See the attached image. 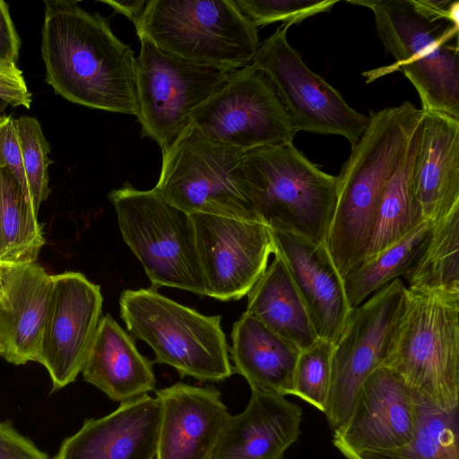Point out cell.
Segmentation results:
<instances>
[{
  "mask_svg": "<svg viewBox=\"0 0 459 459\" xmlns=\"http://www.w3.org/2000/svg\"><path fill=\"white\" fill-rule=\"evenodd\" d=\"M41 56L46 81L66 100L137 116L135 57L109 18L77 1H45Z\"/></svg>",
  "mask_w": 459,
  "mask_h": 459,
  "instance_id": "cell-1",
  "label": "cell"
},
{
  "mask_svg": "<svg viewBox=\"0 0 459 459\" xmlns=\"http://www.w3.org/2000/svg\"><path fill=\"white\" fill-rule=\"evenodd\" d=\"M424 111L406 100L369 111L368 126L337 176L325 246L342 277L365 257L380 197Z\"/></svg>",
  "mask_w": 459,
  "mask_h": 459,
  "instance_id": "cell-2",
  "label": "cell"
},
{
  "mask_svg": "<svg viewBox=\"0 0 459 459\" xmlns=\"http://www.w3.org/2000/svg\"><path fill=\"white\" fill-rule=\"evenodd\" d=\"M423 403L459 409V295L405 289L383 364Z\"/></svg>",
  "mask_w": 459,
  "mask_h": 459,
  "instance_id": "cell-3",
  "label": "cell"
},
{
  "mask_svg": "<svg viewBox=\"0 0 459 459\" xmlns=\"http://www.w3.org/2000/svg\"><path fill=\"white\" fill-rule=\"evenodd\" d=\"M369 9L377 34L417 91L424 112L459 118V24L436 19L414 0H351Z\"/></svg>",
  "mask_w": 459,
  "mask_h": 459,
  "instance_id": "cell-4",
  "label": "cell"
},
{
  "mask_svg": "<svg viewBox=\"0 0 459 459\" xmlns=\"http://www.w3.org/2000/svg\"><path fill=\"white\" fill-rule=\"evenodd\" d=\"M134 27L171 56L228 73L249 65L260 45L234 0H149Z\"/></svg>",
  "mask_w": 459,
  "mask_h": 459,
  "instance_id": "cell-5",
  "label": "cell"
},
{
  "mask_svg": "<svg viewBox=\"0 0 459 459\" xmlns=\"http://www.w3.org/2000/svg\"><path fill=\"white\" fill-rule=\"evenodd\" d=\"M119 307L130 335L154 351L153 363L201 382H220L233 374L221 316L200 314L152 287L124 290Z\"/></svg>",
  "mask_w": 459,
  "mask_h": 459,
  "instance_id": "cell-6",
  "label": "cell"
},
{
  "mask_svg": "<svg viewBox=\"0 0 459 459\" xmlns=\"http://www.w3.org/2000/svg\"><path fill=\"white\" fill-rule=\"evenodd\" d=\"M244 168L259 221L325 242L337 200V177L322 171L293 143L246 152Z\"/></svg>",
  "mask_w": 459,
  "mask_h": 459,
  "instance_id": "cell-7",
  "label": "cell"
},
{
  "mask_svg": "<svg viewBox=\"0 0 459 459\" xmlns=\"http://www.w3.org/2000/svg\"><path fill=\"white\" fill-rule=\"evenodd\" d=\"M161 152L155 189L170 204L187 214L259 221L244 168L247 152L188 125Z\"/></svg>",
  "mask_w": 459,
  "mask_h": 459,
  "instance_id": "cell-8",
  "label": "cell"
},
{
  "mask_svg": "<svg viewBox=\"0 0 459 459\" xmlns=\"http://www.w3.org/2000/svg\"><path fill=\"white\" fill-rule=\"evenodd\" d=\"M126 244L143 266L152 287L177 288L205 296L190 214L154 188L128 182L108 193Z\"/></svg>",
  "mask_w": 459,
  "mask_h": 459,
  "instance_id": "cell-9",
  "label": "cell"
},
{
  "mask_svg": "<svg viewBox=\"0 0 459 459\" xmlns=\"http://www.w3.org/2000/svg\"><path fill=\"white\" fill-rule=\"evenodd\" d=\"M288 29L281 24L260 42L250 65L272 82L296 132L338 134L352 147L365 132L368 116L352 108L307 66L288 42Z\"/></svg>",
  "mask_w": 459,
  "mask_h": 459,
  "instance_id": "cell-10",
  "label": "cell"
},
{
  "mask_svg": "<svg viewBox=\"0 0 459 459\" xmlns=\"http://www.w3.org/2000/svg\"><path fill=\"white\" fill-rule=\"evenodd\" d=\"M208 138L244 152L292 143L297 134L272 82L250 65L227 80L190 115Z\"/></svg>",
  "mask_w": 459,
  "mask_h": 459,
  "instance_id": "cell-11",
  "label": "cell"
},
{
  "mask_svg": "<svg viewBox=\"0 0 459 459\" xmlns=\"http://www.w3.org/2000/svg\"><path fill=\"white\" fill-rule=\"evenodd\" d=\"M135 57L137 120L141 135L167 150L188 126L191 113L227 80L229 73L171 56L141 39Z\"/></svg>",
  "mask_w": 459,
  "mask_h": 459,
  "instance_id": "cell-12",
  "label": "cell"
},
{
  "mask_svg": "<svg viewBox=\"0 0 459 459\" xmlns=\"http://www.w3.org/2000/svg\"><path fill=\"white\" fill-rule=\"evenodd\" d=\"M405 289L395 279L351 310L333 352L325 412L333 431L346 421L365 380L383 366L404 307Z\"/></svg>",
  "mask_w": 459,
  "mask_h": 459,
  "instance_id": "cell-13",
  "label": "cell"
},
{
  "mask_svg": "<svg viewBox=\"0 0 459 459\" xmlns=\"http://www.w3.org/2000/svg\"><path fill=\"white\" fill-rule=\"evenodd\" d=\"M205 296L221 301L247 295L268 266L274 244L263 222L190 214Z\"/></svg>",
  "mask_w": 459,
  "mask_h": 459,
  "instance_id": "cell-14",
  "label": "cell"
},
{
  "mask_svg": "<svg viewBox=\"0 0 459 459\" xmlns=\"http://www.w3.org/2000/svg\"><path fill=\"white\" fill-rule=\"evenodd\" d=\"M100 287L78 272L52 275L39 363L48 370L53 390L82 373L102 317Z\"/></svg>",
  "mask_w": 459,
  "mask_h": 459,
  "instance_id": "cell-15",
  "label": "cell"
},
{
  "mask_svg": "<svg viewBox=\"0 0 459 459\" xmlns=\"http://www.w3.org/2000/svg\"><path fill=\"white\" fill-rule=\"evenodd\" d=\"M423 402L390 368L375 369L361 385L333 445L346 459L401 447L415 433Z\"/></svg>",
  "mask_w": 459,
  "mask_h": 459,
  "instance_id": "cell-16",
  "label": "cell"
},
{
  "mask_svg": "<svg viewBox=\"0 0 459 459\" xmlns=\"http://www.w3.org/2000/svg\"><path fill=\"white\" fill-rule=\"evenodd\" d=\"M271 232L274 255L283 261L317 337L335 345L351 309L325 243L285 230Z\"/></svg>",
  "mask_w": 459,
  "mask_h": 459,
  "instance_id": "cell-17",
  "label": "cell"
},
{
  "mask_svg": "<svg viewBox=\"0 0 459 459\" xmlns=\"http://www.w3.org/2000/svg\"><path fill=\"white\" fill-rule=\"evenodd\" d=\"M160 419L154 459H211L230 416L213 386L178 382L156 391Z\"/></svg>",
  "mask_w": 459,
  "mask_h": 459,
  "instance_id": "cell-18",
  "label": "cell"
},
{
  "mask_svg": "<svg viewBox=\"0 0 459 459\" xmlns=\"http://www.w3.org/2000/svg\"><path fill=\"white\" fill-rule=\"evenodd\" d=\"M160 406L148 394L122 402L111 413L86 420L54 459H154Z\"/></svg>",
  "mask_w": 459,
  "mask_h": 459,
  "instance_id": "cell-19",
  "label": "cell"
},
{
  "mask_svg": "<svg viewBox=\"0 0 459 459\" xmlns=\"http://www.w3.org/2000/svg\"><path fill=\"white\" fill-rule=\"evenodd\" d=\"M301 422V408L284 395L251 390L245 410L230 414L211 459H283Z\"/></svg>",
  "mask_w": 459,
  "mask_h": 459,
  "instance_id": "cell-20",
  "label": "cell"
},
{
  "mask_svg": "<svg viewBox=\"0 0 459 459\" xmlns=\"http://www.w3.org/2000/svg\"><path fill=\"white\" fill-rule=\"evenodd\" d=\"M412 190L427 222L437 221L459 208V118L424 112Z\"/></svg>",
  "mask_w": 459,
  "mask_h": 459,
  "instance_id": "cell-21",
  "label": "cell"
},
{
  "mask_svg": "<svg viewBox=\"0 0 459 459\" xmlns=\"http://www.w3.org/2000/svg\"><path fill=\"white\" fill-rule=\"evenodd\" d=\"M0 342L14 365L38 361L52 275L36 262L2 264Z\"/></svg>",
  "mask_w": 459,
  "mask_h": 459,
  "instance_id": "cell-22",
  "label": "cell"
},
{
  "mask_svg": "<svg viewBox=\"0 0 459 459\" xmlns=\"http://www.w3.org/2000/svg\"><path fill=\"white\" fill-rule=\"evenodd\" d=\"M153 362L110 316L101 317L82 368L83 379L114 402H126L155 389Z\"/></svg>",
  "mask_w": 459,
  "mask_h": 459,
  "instance_id": "cell-23",
  "label": "cell"
},
{
  "mask_svg": "<svg viewBox=\"0 0 459 459\" xmlns=\"http://www.w3.org/2000/svg\"><path fill=\"white\" fill-rule=\"evenodd\" d=\"M233 370L251 390L290 395L300 350L244 312L233 325Z\"/></svg>",
  "mask_w": 459,
  "mask_h": 459,
  "instance_id": "cell-24",
  "label": "cell"
},
{
  "mask_svg": "<svg viewBox=\"0 0 459 459\" xmlns=\"http://www.w3.org/2000/svg\"><path fill=\"white\" fill-rule=\"evenodd\" d=\"M245 312L300 351L318 338L283 261L276 255L247 293Z\"/></svg>",
  "mask_w": 459,
  "mask_h": 459,
  "instance_id": "cell-25",
  "label": "cell"
},
{
  "mask_svg": "<svg viewBox=\"0 0 459 459\" xmlns=\"http://www.w3.org/2000/svg\"><path fill=\"white\" fill-rule=\"evenodd\" d=\"M421 120L415 128L403 156L383 190L376 213L372 236L363 259L371 257L394 245L423 222H427L414 198L412 190L413 169Z\"/></svg>",
  "mask_w": 459,
  "mask_h": 459,
  "instance_id": "cell-26",
  "label": "cell"
},
{
  "mask_svg": "<svg viewBox=\"0 0 459 459\" xmlns=\"http://www.w3.org/2000/svg\"><path fill=\"white\" fill-rule=\"evenodd\" d=\"M44 245L38 212L13 173L0 168V264L36 262Z\"/></svg>",
  "mask_w": 459,
  "mask_h": 459,
  "instance_id": "cell-27",
  "label": "cell"
},
{
  "mask_svg": "<svg viewBox=\"0 0 459 459\" xmlns=\"http://www.w3.org/2000/svg\"><path fill=\"white\" fill-rule=\"evenodd\" d=\"M430 230L431 222H423L399 242L350 269L342 276V283L351 309L394 280L406 275L421 254Z\"/></svg>",
  "mask_w": 459,
  "mask_h": 459,
  "instance_id": "cell-28",
  "label": "cell"
},
{
  "mask_svg": "<svg viewBox=\"0 0 459 459\" xmlns=\"http://www.w3.org/2000/svg\"><path fill=\"white\" fill-rule=\"evenodd\" d=\"M403 278L409 289L459 295V208L431 222L424 248Z\"/></svg>",
  "mask_w": 459,
  "mask_h": 459,
  "instance_id": "cell-29",
  "label": "cell"
},
{
  "mask_svg": "<svg viewBox=\"0 0 459 459\" xmlns=\"http://www.w3.org/2000/svg\"><path fill=\"white\" fill-rule=\"evenodd\" d=\"M360 459H459V409L445 411L423 403L409 443Z\"/></svg>",
  "mask_w": 459,
  "mask_h": 459,
  "instance_id": "cell-30",
  "label": "cell"
},
{
  "mask_svg": "<svg viewBox=\"0 0 459 459\" xmlns=\"http://www.w3.org/2000/svg\"><path fill=\"white\" fill-rule=\"evenodd\" d=\"M334 345L317 338L300 351L290 395L297 396L325 414L331 385Z\"/></svg>",
  "mask_w": 459,
  "mask_h": 459,
  "instance_id": "cell-31",
  "label": "cell"
},
{
  "mask_svg": "<svg viewBox=\"0 0 459 459\" xmlns=\"http://www.w3.org/2000/svg\"><path fill=\"white\" fill-rule=\"evenodd\" d=\"M22 162L26 174L28 193L36 212L50 195L48 159L50 146L43 134L39 120L34 117L22 116L15 118Z\"/></svg>",
  "mask_w": 459,
  "mask_h": 459,
  "instance_id": "cell-32",
  "label": "cell"
},
{
  "mask_svg": "<svg viewBox=\"0 0 459 459\" xmlns=\"http://www.w3.org/2000/svg\"><path fill=\"white\" fill-rule=\"evenodd\" d=\"M240 12L255 28L281 22L282 25L302 22L321 13L331 11L338 1L331 0H234Z\"/></svg>",
  "mask_w": 459,
  "mask_h": 459,
  "instance_id": "cell-33",
  "label": "cell"
},
{
  "mask_svg": "<svg viewBox=\"0 0 459 459\" xmlns=\"http://www.w3.org/2000/svg\"><path fill=\"white\" fill-rule=\"evenodd\" d=\"M0 168H5L13 173L30 200L15 118L13 116L0 117Z\"/></svg>",
  "mask_w": 459,
  "mask_h": 459,
  "instance_id": "cell-34",
  "label": "cell"
},
{
  "mask_svg": "<svg viewBox=\"0 0 459 459\" xmlns=\"http://www.w3.org/2000/svg\"><path fill=\"white\" fill-rule=\"evenodd\" d=\"M0 100L13 107H30L31 94L16 65L0 62Z\"/></svg>",
  "mask_w": 459,
  "mask_h": 459,
  "instance_id": "cell-35",
  "label": "cell"
},
{
  "mask_svg": "<svg viewBox=\"0 0 459 459\" xmlns=\"http://www.w3.org/2000/svg\"><path fill=\"white\" fill-rule=\"evenodd\" d=\"M0 459H49L11 425L0 422Z\"/></svg>",
  "mask_w": 459,
  "mask_h": 459,
  "instance_id": "cell-36",
  "label": "cell"
},
{
  "mask_svg": "<svg viewBox=\"0 0 459 459\" xmlns=\"http://www.w3.org/2000/svg\"><path fill=\"white\" fill-rule=\"evenodd\" d=\"M22 40L11 18L7 3L0 0V62L16 65Z\"/></svg>",
  "mask_w": 459,
  "mask_h": 459,
  "instance_id": "cell-37",
  "label": "cell"
},
{
  "mask_svg": "<svg viewBox=\"0 0 459 459\" xmlns=\"http://www.w3.org/2000/svg\"><path fill=\"white\" fill-rule=\"evenodd\" d=\"M426 14L436 19L448 20L459 24V2L451 0H414Z\"/></svg>",
  "mask_w": 459,
  "mask_h": 459,
  "instance_id": "cell-38",
  "label": "cell"
},
{
  "mask_svg": "<svg viewBox=\"0 0 459 459\" xmlns=\"http://www.w3.org/2000/svg\"><path fill=\"white\" fill-rule=\"evenodd\" d=\"M100 2L111 6L116 13L126 16L134 24L139 20L147 3L145 0H102Z\"/></svg>",
  "mask_w": 459,
  "mask_h": 459,
  "instance_id": "cell-39",
  "label": "cell"
},
{
  "mask_svg": "<svg viewBox=\"0 0 459 459\" xmlns=\"http://www.w3.org/2000/svg\"><path fill=\"white\" fill-rule=\"evenodd\" d=\"M2 286H3V271H2V264H0V299L2 296Z\"/></svg>",
  "mask_w": 459,
  "mask_h": 459,
  "instance_id": "cell-40",
  "label": "cell"
},
{
  "mask_svg": "<svg viewBox=\"0 0 459 459\" xmlns=\"http://www.w3.org/2000/svg\"><path fill=\"white\" fill-rule=\"evenodd\" d=\"M8 106V104L6 102H4V100H0V114H2V112L4 110V108Z\"/></svg>",
  "mask_w": 459,
  "mask_h": 459,
  "instance_id": "cell-41",
  "label": "cell"
},
{
  "mask_svg": "<svg viewBox=\"0 0 459 459\" xmlns=\"http://www.w3.org/2000/svg\"><path fill=\"white\" fill-rule=\"evenodd\" d=\"M4 355V349H3V346L0 342V356H3Z\"/></svg>",
  "mask_w": 459,
  "mask_h": 459,
  "instance_id": "cell-42",
  "label": "cell"
},
{
  "mask_svg": "<svg viewBox=\"0 0 459 459\" xmlns=\"http://www.w3.org/2000/svg\"><path fill=\"white\" fill-rule=\"evenodd\" d=\"M1 116H2V115L0 114V117H1Z\"/></svg>",
  "mask_w": 459,
  "mask_h": 459,
  "instance_id": "cell-43",
  "label": "cell"
}]
</instances>
